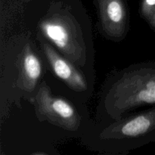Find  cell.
<instances>
[{
	"label": "cell",
	"mask_w": 155,
	"mask_h": 155,
	"mask_svg": "<svg viewBox=\"0 0 155 155\" xmlns=\"http://www.w3.org/2000/svg\"><path fill=\"white\" fill-rule=\"evenodd\" d=\"M42 74V67L39 58L34 54L31 47L27 44L23 49L21 60L20 87L27 92H32L36 88Z\"/></svg>",
	"instance_id": "6"
},
{
	"label": "cell",
	"mask_w": 155,
	"mask_h": 155,
	"mask_svg": "<svg viewBox=\"0 0 155 155\" xmlns=\"http://www.w3.org/2000/svg\"><path fill=\"white\" fill-rule=\"evenodd\" d=\"M39 120L47 121L68 131H77L81 118L76 109L63 98L53 96L43 82L39 85L33 101Z\"/></svg>",
	"instance_id": "3"
},
{
	"label": "cell",
	"mask_w": 155,
	"mask_h": 155,
	"mask_svg": "<svg viewBox=\"0 0 155 155\" xmlns=\"http://www.w3.org/2000/svg\"><path fill=\"white\" fill-rule=\"evenodd\" d=\"M98 15L104 35L113 39H120L125 35L127 11L124 0H98Z\"/></svg>",
	"instance_id": "4"
},
{
	"label": "cell",
	"mask_w": 155,
	"mask_h": 155,
	"mask_svg": "<svg viewBox=\"0 0 155 155\" xmlns=\"http://www.w3.org/2000/svg\"><path fill=\"white\" fill-rule=\"evenodd\" d=\"M42 48L53 72L59 79L76 92H83L87 89V82L68 58L58 54L52 47L40 40Z\"/></svg>",
	"instance_id": "5"
},
{
	"label": "cell",
	"mask_w": 155,
	"mask_h": 155,
	"mask_svg": "<svg viewBox=\"0 0 155 155\" xmlns=\"http://www.w3.org/2000/svg\"><path fill=\"white\" fill-rule=\"evenodd\" d=\"M155 12V0H142L141 15L149 19Z\"/></svg>",
	"instance_id": "7"
},
{
	"label": "cell",
	"mask_w": 155,
	"mask_h": 155,
	"mask_svg": "<svg viewBox=\"0 0 155 155\" xmlns=\"http://www.w3.org/2000/svg\"><path fill=\"white\" fill-rule=\"evenodd\" d=\"M39 29L74 64H85L86 50L83 33L71 13L67 11L49 12L39 21Z\"/></svg>",
	"instance_id": "2"
},
{
	"label": "cell",
	"mask_w": 155,
	"mask_h": 155,
	"mask_svg": "<svg viewBox=\"0 0 155 155\" xmlns=\"http://www.w3.org/2000/svg\"><path fill=\"white\" fill-rule=\"evenodd\" d=\"M155 103V71L129 69L111 85L104 99L106 113L114 120L122 119L127 112Z\"/></svg>",
	"instance_id": "1"
},
{
	"label": "cell",
	"mask_w": 155,
	"mask_h": 155,
	"mask_svg": "<svg viewBox=\"0 0 155 155\" xmlns=\"http://www.w3.org/2000/svg\"><path fill=\"white\" fill-rule=\"evenodd\" d=\"M151 22H152L154 24H155V12L153 14V15L151 17Z\"/></svg>",
	"instance_id": "8"
}]
</instances>
